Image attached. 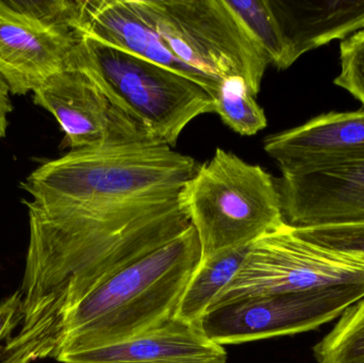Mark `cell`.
I'll return each mask as SVG.
<instances>
[{"instance_id": "20", "label": "cell", "mask_w": 364, "mask_h": 363, "mask_svg": "<svg viewBox=\"0 0 364 363\" xmlns=\"http://www.w3.org/2000/svg\"><path fill=\"white\" fill-rule=\"evenodd\" d=\"M2 4L10 10L33 17L43 23L75 31L78 0H8Z\"/></svg>"}, {"instance_id": "4", "label": "cell", "mask_w": 364, "mask_h": 363, "mask_svg": "<svg viewBox=\"0 0 364 363\" xmlns=\"http://www.w3.org/2000/svg\"><path fill=\"white\" fill-rule=\"evenodd\" d=\"M66 70L85 72L160 144L175 146L193 119L214 112L213 97L196 81L89 36L78 34Z\"/></svg>"}, {"instance_id": "13", "label": "cell", "mask_w": 364, "mask_h": 363, "mask_svg": "<svg viewBox=\"0 0 364 363\" xmlns=\"http://www.w3.org/2000/svg\"><path fill=\"white\" fill-rule=\"evenodd\" d=\"M61 363H227V354L198 326L175 318L140 336L107 347L62 354Z\"/></svg>"}, {"instance_id": "1", "label": "cell", "mask_w": 364, "mask_h": 363, "mask_svg": "<svg viewBox=\"0 0 364 363\" xmlns=\"http://www.w3.org/2000/svg\"><path fill=\"white\" fill-rule=\"evenodd\" d=\"M200 261V243L190 225L111 275L66 311L32 354L31 363L114 345L172 321Z\"/></svg>"}, {"instance_id": "10", "label": "cell", "mask_w": 364, "mask_h": 363, "mask_svg": "<svg viewBox=\"0 0 364 363\" xmlns=\"http://www.w3.org/2000/svg\"><path fill=\"white\" fill-rule=\"evenodd\" d=\"M78 34L6 8L0 0V77L12 95H26L66 70Z\"/></svg>"}, {"instance_id": "9", "label": "cell", "mask_w": 364, "mask_h": 363, "mask_svg": "<svg viewBox=\"0 0 364 363\" xmlns=\"http://www.w3.org/2000/svg\"><path fill=\"white\" fill-rule=\"evenodd\" d=\"M277 185L292 227L364 225V162L282 175Z\"/></svg>"}, {"instance_id": "17", "label": "cell", "mask_w": 364, "mask_h": 363, "mask_svg": "<svg viewBox=\"0 0 364 363\" xmlns=\"http://www.w3.org/2000/svg\"><path fill=\"white\" fill-rule=\"evenodd\" d=\"M213 99L214 113L237 134L252 136L267 127L264 110L243 79L232 77L220 81Z\"/></svg>"}, {"instance_id": "5", "label": "cell", "mask_w": 364, "mask_h": 363, "mask_svg": "<svg viewBox=\"0 0 364 363\" xmlns=\"http://www.w3.org/2000/svg\"><path fill=\"white\" fill-rule=\"evenodd\" d=\"M171 53L218 81L243 79L256 97L269 62L226 0H132Z\"/></svg>"}, {"instance_id": "6", "label": "cell", "mask_w": 364, "mask_h": 363, "mask_svg": "<svg viewBox=\"0 0 364 363\" xmlns=\"http://www.w3.org/2000/svg\"><path fill=\"white\" fill-rule=\"evenodd\" d=\"M348 287L364 288V256L310 242L286 223L250 245L237 274L212 306L264 294Z\"/></svg>"}, {"instance_id": "7", "label": "cell", "mask_w": 364, "mask_h": 363, "mask_svg": "<svg viewBox=\"0 0 364 363\" xmlns=\"http://www.w3.org/2000/svg\"><path fill=\"white\" fill-rule=\"evenodd\" d=\"M364 298V288L264 294L210 307L197 326L216 345L290 336L328 323Z\"/></svg>"}, {"instance_id": "19", "label": "cell", "mask_w": 364, "mask_h": 363, "mask_svg": "<svg viewBox=\"0 0 364 363\" xmlns=\"http://www.w3.org/2000/svg\"><path fill=\"white\" fill-rule=\"evenodd\" d=\"M341 70L335 85L346 90L364 107V31L340 44Z\"/></svg>"}, {"instance_id": "23", "label": "cell", "mask_w": 364, "mask_h": 363, "mask_svg": "<svg viewBox=\"0 0 364 363\" xmlns=\"http://www.w3.org/2000/svg\"><path fill=\"white\" fill-rule=\"evenodd\" d=\"M8 85L0 77V139L6 136L9 127V115L13 110Z\"/></svg>"}, {"instance_id": "11", "label": "cell", "mask_w": 364, "mask_h": 363, "mask_svg": "<svg viewBox=\"0 0 364 363\" xmlns=\"http://www.w3.org/2000/svg\"><path fill=\"white\" fill-rule=\"evenodd\" d=\"M264 151L282 175L364 162V108L329 112L269 136Z\"/></svg>"}, {"instance_id": "22", "label": "cell", "mask_w": 364, "mask_h": 363, "mask_svg": "<svg viewBox=\"0 0 364 363\" xmlns=\"http://www.w3.org/2000/svg\"><path fill=\"white\" fill-rule=\"evenodd\" d=\"M21 293L16 291L0 304V341L8 340L16 326L21 325Z\"/></svg>"}, {"instance_id": "18", "label": "cell", "mask_w": 364, "mask_h": 363, "mask_svg": "<svg viewBox=\"0 0 364 363\" xmlns=\"http://www.w3.org/2000/svg\"><path fill=\"white\" fill-rule=\"evenodd\" d=\"M314 354L318 363H364V298L342 313Z\"/></svg>"}, {"instance_id": "12", "label": "cell", "mask_w": 364, "mask_h": 363, "mask_svg": "<svg viewBox=\"0 0 364 363\" xmlns=\"http://www.w3.org/2000/svg\"><path fill=\"white\" fill-rule=\"evenodd\" d=\"M75 32L130 55L172 68L198 82L212 97L220 81L177 59L132 0H78Z\"/></svg>"}, {"instance_id": "21", "label": "cell", "mask_w": 364, "mask_h": 363, "mask_svg": "<svg viewBox=\"0 0 364 363\" xmlns=\"http://www.w3.org/2000/svg\"><path fill=\"white\" fill-rule=\"evenodd\" d=\"M293 228L301 238L321 246L364 256V225Z\"/></svg>"}, {"instance_id": "14", "label": "cell", "mask_w": 364, "mask_h": 363, "mask_svg": "<svg viewBox=\"0 0 364 363\" xmlns=\"http://www.w3.org/2000/svg\"><path fill=\"white\" fill-rule=\"evenodd\" d=\"M293 63L331 40L364 31V0H269Z\"/></svg>"}, {"instance_id": "3", "label": "cell", "mask_w": 364, "mask_h": 363, "mask_svg": "<svg viewBox=\"0 0 364 363\" xmlns=\"http://www.w3.org/2000/svg\"><path fill=\"white\" fill-rule=\"evenodd\" d=\"M179 202L196 230L201 258L250 246L286 224L272 175L222 148L197 166Z\"/></svg>"}, {"instance_id": "8", "label": "cell", "mask_w": 364, "mask_h": 363, "mask_svg": "<svg viewBox=\"0 0 364 363\" xmlns=\"http://www.w3.org/2000/svg\"><path fill=\"white\" fill-rule=\"evenodd\" d=\"M33 102L55 117L65 134L64 144L72 151L156 142L78 70H64L47 79L33 92Z\"/></svg>"}, {"instance_id": "2", "label": "cell", "mask_w": 364, "mask_h": 363, "mask_svg": "<svg viewBox=\"0 0 364 363\" xmlns=\"http://www.w3.org/2000/svg\"><path fill=\"white\" fill-rule=\"evenodd\" d=\"M194 159L157 142L70 151L33 170L21 189L27 209L104 207L181 193Z\"/></svg>"}, {"instance_id": "15", "label": "cell", "mask_w": 364, "mask_h": 363, "mask_svg": "<svg viewBox=\"0 0 364 363\" xmlns=\"http://www.w3.org/2000/svg\"><path fill=\"white\" fill-rule=\"evenodd\" d=\"M250 246L201 258L182 296L176 318L197 325L239 271Z\"/></svg>"}, {"instance_id": "16", "label": "cell", "mask_w": 364, "mask_h": 363, "mask_svg": "<svg viewBox=\"0 0 364 363\" xmlns=\"http://www.w3.org/2000/svg\"><path fill=\"white\" fill-rule=\"evenodd\" d=\"M250 36L278 70L292 65L290 48L269 0H226Z\"/></svg>"}]
</instances>
